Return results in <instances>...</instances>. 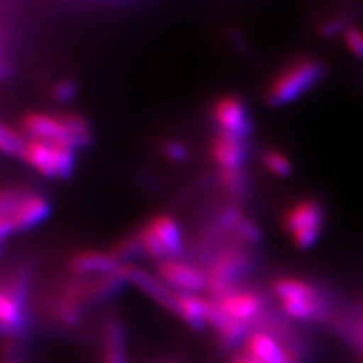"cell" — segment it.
<instances>
[{
  "instance_id": "5",
  "label": "cell",
  "mask_w": 363,
  "mask_h": 363,
  "mask_svg": "<svg viewBox=\"0 0 363 363\" xmlns=\"http://www.w3.org/2000/svg\"><path fill=\"white\" fill-rule=\"evenodd\" d=\"M136 233L140 236L144 255L159 262L179 259L185 252L180 224L169 213L161 212L153 215Z\"/></svg>"
},
{
  "instance_id": "14",
  "label": "cell",
  "mask_w": 363,
  "mask_h": 363,
  "mask_svg": "<svg viewBox=\"0 0 363 363\" xmlns=\"http://www.w3.org/2000/svg\"><path fill=\"white\" fill-rule=\"evenodd\" d=\"M248 354L262 363H292L277 340L268 333L257 332L247 340Z\"/></svg>"
},
{
  "instance_id": "4",
  "label": "cell",
  "mask_w": 363,
  "mask_h": 363,
  "mask_svg": "<svg viewBox=\"0 0 363 363\" xmlns=\"http://www.w3.org/2000/svg\"><path fill=\"white\" fill-rule=\"evenodd\" d=\"M325 223L324 204L315 197L294 201L281 217V225L300 250L312 248L323 235Z\"/></svg>"
},
{
  "instance_id": "27",
  "label": "cell",
  "mask_w": 363,
  "mask_h": 363,
  "mask_svg": "<svg viewBox=\"0 0 363 363\" xmlns=\"http://www.w3.org/2000/svg\"><path fill=\"white\" fill-rule=\"evenodd\" d=\"M77 88V84L72 79H62V81H58L52 86V96L55 100L65 104V101H70L76 97Z\"/></svg>"
},
{
  "instance_id": "24",
  "label": "cell",
  "mask_w": 363,
  "mask_h": 363,
  "mask_svg": "<svg viewBox=\"0 0 363 363\" xmlns=\"http://www.w3.org/2000/svg\"><path fill=\"white\" fill-rule=\"evenodd\" d=\"M162 155L173 162H185L189 159V149L185 143L177 140H165L161 144Z\"/></svg>"
},
{
  "instance_id": "13",
  "label": "cell",
  "mask_w": 363,
  "mask_h": 363,
  "mask_svg": "<svg viewBox=\"0 0 363 363\" xmlns=\"http://www.w3.org/2000/svg\"><path fill=\"white\" fill-rule=\"evenodd\" d=\"M220 308L236 321H250L262 311V300L253 292L230 291L218 301Z\"/></svg>"
},
{
  "instance_id": "17",
  "label": "cell",
  "mask_w": 363,
  "mask_h": 363,
  "mask_svg": "<svg viewBox=\"0 0 363 363\" xmlns=\"http://www.w3.org/2000/svg\"><path fill=\"white\" fill-rule=\"evenodd\" d=\"M124 339L126 337H124L123 324L116 318H112L106 324L105 363H129Z\"/></svg>"
},
{
  "instance_id": "6",
  "label": "cell",
  "mask_w": 363,
  "mask_h": 363,
  "mask_svg": "<svg viewBox=\"0 0 363 363\" xmlns=\"http://www.w3.org/2000/svg\"><path fill=\"white\" fill-rule=\"evenodd\" d=\"M21 161L45 179L72 177L76 168V150L61 143L29 140Z\"/></svg>"
},
{
  "instance_id": "18",
  "label": "cell",
  "mask_w": 363,
  "mask_h": 363,
  "mask_svg": "<svg viewBox=\"0 0 363 363\" xmlns=\"http://www.w3.org/2000/svg\"><path fill=\"white\" fill-rule=\"evenodd\" d=\"M0 321L5 335L16 333L23 325L21 301L6 289L0 294Z\"/></svg>"
},
{
  "instance_id": "23",
  "label": "cell",
  "mask_w": 363,
  "mask_h": 363,
  "mask_svg": "<svg viewBox=\"0 0 363 363\" xmlns=\"http://www.w3.org/2000/svg\"><path fill=\"white\" fill-rule=\"evenodd\" d=\"M281 308L289 316L295 320H313L323 311V303L320 298L313 300H294V301H281Z\"/></svg>"
},
{
  "instance_id": "11",
  "label": "cell",
  "mask_w": 363,
  "mask_h": 363,
  "mask_svg": "<svg viewBox=\"0 0 363 363\" xmlns=\"http://www.w3.org/2000/svg\"><path fill=\"white\" fill-rule=\"evenodd\" d=\"M209 153L212 162L218 167L220 172L244 168L248 157V144L247 140L240 136L217 130L211 140Z\"/></svg>"
},
{
  "instance_id": "8",
  "label": "cell",
  "mask_w": 363,
  "mask_h": 363,
  "mask_svg": "<svg viewBox=\"0 0 363 363\" xmlns=\"http://www.w3.org/2000/svg\"><path fill=\"white\" fill-rule=\"evenodd\" d=\"M157 274L167 285L184 294L200 292L208 288V276L201 269L179 259H168L159 262Z\"/></svg>"
},
{
  "instance_id": "1",
  "label": "cell",
  "mask_w": 363,
  "mask_h": 363,
  "mask_svg": "<svg viewBox=\"0 0 363 363\" xmlns=\"http://www.w3.org/2000/svg\"><path fill=\"white\" fill-rule=\"evenodd\" d=\"M29 140L61 143L72 149H84L93 143V129L82 113L65 112H28L20 124Z\"/></svg>"
},
{
  "instance_id": "3",
  "label": "cell",
  "mask_w": 363,
  "mask_h": 363,
  "mask_svg": "<svg viewBox=\"0 0 363 363\" xmlns=\"http://www.w3.org/2000/svg\"><path fill=\"white\" fill-rule=\"evenodd\" d=\"M52 206L49 199L28 186L11 185L0 199V236L6 240L16 232L29 230L48 220Z\"/></svg>"
},
{
  "instance_id": "12",
  "label": "cell",
  "mask_w": 363,
  "mask_h": 363,
  "mask_svg": "<svg viewBox=\"0 0 363 363\" xmlns=\"http://www.w3.org/2000/svg\"><path fill=\"white\" fill-rule=\"evenodd\" d=\"M121 262L112 253L88 250L73 257L72 269L76 274H97V276H116L121 269Z\"/></svg>"
},
{
  "instance_id": "25",
  "label": "cell",
  "mask_w": 363,
  "mask_h": 363,
  "mask_svg": "<svg viewBox=\"0 0 363 363\" xmlns=\"http://www.w3.org/2000/svg\"><path fill=\"white\" fill-rule=\"evenodd\" d=\"M235 233L248 244H257L262 240V230H260V227L248 217H244L240 224L236 225Z\"/></svg>"
},
{
  "instance_id": "28",
  "label": "cell",
  "mask_w": 363,
  "mask_h": 363,
  "mask_svg": "<svg viewBox=\"0 0 363 363\" xmlns=\"http://www.w3.org/2000/svg\"><path fill=\"white\" fill-rule=\"evenodd\" d=\"M61 320L67 324H76L79 321V312L73 303H64L60 308Z\"/></svg>"
},
{
  "instance_id": "7",
  "label": "cell",
  "mask_w": 363,
  "mask_h": 363,
  "mask_svg": "<svg viewBox=\"0 0 363 363\" xmlns=\"http://www.w3.org/2000/svg\"><path fill=\"white\" fill-rule=\"evenodd\" d=\"M212 120L218 132L240 136L247 140L253 132V121L248 106L242 97L225 94L215 100L212 106Z\"/></svg>"
},
{
  "instance_id": "19",
  "label": "cell",
  "mask_w": 363,
  "mask_h": 363,
  "mask_svg": "<svg viewBox=\"0 0 363 363\" xmlns=\"http://www.w3.org/2000/svg\"><path fill=\"white\" fill-rule=\"evenodd\" d=\"M274 291L281 298V301H294V300H313L320 298L315 288L309 283L297 279H280L276 281Z\"/></svg>"
},
{
  "instance_id": "2",
  "label": "cell",
  "mask_w": 363,
  "mask_h": 363,
  "mask_svg": "<svg viewBox=\"0 0 363 363\" xmlns=\"http://www.w3.org/2000/svg\"><path fill=\"white\" fill-rule=\"evenodd\" d=\"M327 74V65L311 58L300 56L279 68V72L269 79L265 88L264 100L271 108H281L294 104L312 88L320 84Z\"/></svg>"
},
{
  "instance_id": "26",
  "label": "cell",
  "mask_w": 363,
  "mask_h": 363,
  "mask_svg": "<svg viewBox=\"0 0 363 363\" xmlns=\"http://www.w3.org/2000/svg\"><path fill=\"white\" fill-rule=\"evenodd\" d=\"M344 43L351 55L363 60V30L360 28L348 26L344 30Z\"/></svg>"
},
{
  "instance_id": "29",
  "label": "cell",
  "mask_w": 363,
  "mask_h": 363,
  "mask_svg": "<svg viewBox=\"0 0 363 363\" xmlns=\"http://www.w3.org/2000/svg\"><path fill=\"white\" fill-rule=\"evenodd\" d=\"M233 363H262V362H259L257 359H255V357H252L250 354H247V356H238V357L233 360Z\"/></svg>"
},
{
  "instance_id": "9",
  "label": "cell",
  "mask_w": 363,
  "mask_h": 363,
  "mask_svg": "<svg viewBox=\"0 0 363 363\" xmlns=\"http://www.w3.org/2000/svg\"><path fill=\"white\" fill-rule=\"evenodd\" d=\"M245 267L247 259L241 250H225L213 260L208 276V286L220 298L224 297L225 294L230 292L233 280L241 274Z\"/></svg>"
},
{
  "instance_id": "21",
  "label": "cell",
  "mask_w": 363,
  "mask_h": 363,
  "mask_svg": "<svg viewBox=\"0 0 363 363\" xmlns=\"http://www.w3.org/2000/svg\"><path fill=\"white\" fill-rule=\"evenodd\" d=\"M28 136L21 132V129H14L8 126L6 123L0 128V149L4 155L9 157H21L23 152L26 149Z\"/></svg>"
},
{
  "instance_id": "15",
  "label": "cell",
  "mask_w": 363,
  "mask_h": 363,
  "mask_svg": "<svg viewBox=\"0 0 363 363\" xmlns=\"http://www.w3.org/2000/svg\"><path fill=\"white\" fill-rule=\"evenodd\" d=\"M206 320L215 330L220 333V336L227 340L229 344L240 342L241 339L247 335V328L244 323L236 321L233 318L227 315L218 303H212L206 300Z\"/></svg>"
},
{
  "instance_id": "10",
  "label": "cell",
  "mask_w": 363,
  "mask_h": 363,
  "mask_svg": "<svg viewBox=\"0 0 363 363\" xmlns=\"http://www.w3.org/2000/svg\"><path fill=\"white\" fill-rule=\"evenodd\" d=\"M118 274L124 281L132 283L133 286L141 289L145 295H149L152 300L161 304L162 308L176 313L177 294L169 289L164 280H159L150 272L133 265H123Z\"/></svg>"
},
{
  "instance_id": "22",
  "label": "cell",
  "mask_w": 363,
  "mask_h": 363,
  "mask_svg": "<svg viewBox=\"0 0 363 363\" xmlns=\"http://www.w3.org/2000/svg\"><path fill=\"white\" fill-rule=\"evenodd\" d=\"M262 165L267 172L276 177H288L294 172L291 157L279 149H268L262 153Z\"/></svg>"
},
{
  "instance_id": "16",
  "label": "cell",
  "mask_w": 363,
  "mask_h": 363,
  "mask_svg": "<svg viewBox=\"0 0 363 363\" xmlns=\"http://www.w3.org/2000/svg\"><path fill=\"white\" fill-rule=\"evenodd\" d=\"M176 313L191 328L201 332L208 325L206 320V300L196 297L194 294L177 295V311Z\"/></svg>"
},
{
  "instance_id": "20",
  "label": "cell",
  "mask_w": 363,
  "mask_h": 363,
  "mask_svg": "<svg viewBox=\"0 0 363 363\" xmlns=\"http://www.w3.org/2000/svg\"><path fill=\"white\" fill-rule=\"evenodd\" d=\"M218 180L220 188L230 199H240L247 192L248 176L245 173V168L221 169L218 173Z\"/></svg>"
}]
</instances>
